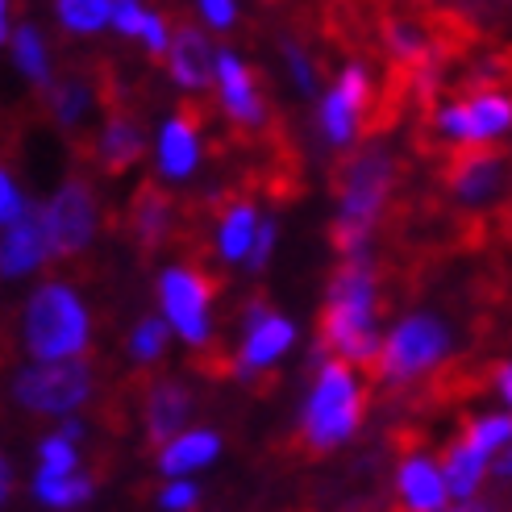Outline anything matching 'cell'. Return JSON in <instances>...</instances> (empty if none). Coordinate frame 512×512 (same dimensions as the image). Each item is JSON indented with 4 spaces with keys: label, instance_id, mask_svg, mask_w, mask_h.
<instances>
[{
    "label": "cell",
    "instance_id": "cell-1",
    "mask_svg": "<svg viewBox=\"0 0 512 512\" xmlns=\"http://www.w3.org/2000/svg\"><path fill=\"white\" fill-rule=\"evenodd\" d=\"M325 354L342 358L350 367H371L379 354V271L371 250L346 254L338 271L329 275L325 309H321V338Z\"/></svg>",
    "mask_w": 512,
    "mask_h": 512
},
{
    "label": "cell",
    "instance_id": "cell-2",
    "mask_svg": "<svg viewBox=\"0 0 512 512\" xmlns=\"http://www.w3.org/2000/svg\"><path fill=\"white\" fill-rule=\"evenodd\" d=\"M396 175H400L396 155L375 138L342 159V167L334 175L338 213H334V225H329V234H334V246H338L342 259L346 254L371 250L375 229H379L383 213H388V204H392Z\"/></svg>",
    "mask_w": 512,
    "mask_h": 512
},
{
    "label": "cell",
    "instance_id": "cell-3",
    "mask_svg": "<svg viewBox=\"0 0 512 512\" xmlns=\"http://www.w3.org/2000/svg\"><path fill=\"white\" fill-rule=\"evenodd\" d=\"M21 346L30 363H63L84 358L92 346V309L80 288L67 279H46L21 309Z\"/></svg>",
    "mask_w": 512,
    "mask_h": 512
},
{
    "label": "cell",
    "instance_id": "cell-4",
    "mask_svg": "<svg viewBox=\"0 0 512 512\" xmlns=\"http://www.w3.org/2000/svg\"><path fill=\"white\" fill-rule=\"evenodd\" d=\"M367 413V388L358 379V367L342 363V358L325 354L313 363V383L309 396L300 404V438L309 450L325 454L346 446Z\"/></svg>",
    "mask_w": 512,
    "mask_h": 512
},
{
    "label": "cell",
    "instance_id": "cell-5",
    "mask_svg": "<svg viewBox=\"0 0 512 512\" xmlns=\"http://www.w3.org/2000/svg\"><path fill=\"white\" fill-rule=\"evenodd\" d=\"M450 350H454V334L442 317L408 313L383 334L371 367H375L379 383H388V388H408V383L438 371L450 358Z\"/></svg>",
    "mask_w": 512,
    "mask_h": 512
},
{
    "label": "cell",
    "instance_id": "cell-6",
    "mask_svg": "<svg viewBox=\"0 0 512 512\" xmlns=\"http://www.w3.org/2000/svg\"><path fill=\"white\" fill-rule=\"evenodd\" d=\"M9 396L17 408L34 417H71L96 396V371L88 358H63V363H25Z\"/></svg>",
    "mask_w": 512,
    "mask_h": 512
},
{
    "label": "cell",
    "instance_id": "cell-7",
    "mask_svg": "<svg viewBox=\"0 0 512 512\" xmlns=\"http://www.w3.org/2000/svg\"><path fill=\"white\" fill-rule=\"evenodd\" d=\"M155 292H159V317L167 321L171 334L192 346V350H204L213 342V296H217V284L209 279V271L179 259V263H167L155 279Z\"/></svg>",
    "mask_w": 512,
    "mask_h": 512
},
{
    "label": "cell",
    "instance_id": "cell-8",
    "mask_svg": "<svg viewBox=\"0 0 512 512\" xmlns=\"http://www.w3.org/2000/svg\"><path fill=\"white\" fill-rule=\"evenodd\" d=\"M42 225L55 259H80L100 238V196L84 175H71L42 204Z\"/></svg>",
    "mask_w": 512,
    "mask_h": 512
},
{
    "label": "cell",
    "instance_id": "cell-9",
    "mask_svg": "<svg viewBox=\"0 0 512 512\" xmlns=\"http://www.w3.org/2000/svg\"><path fill=\"white\" fill-rule=\"evenodd\" d=\"M371 117H375V84H371L367 63L354 59L338 71V80L321 96L317 130L334 150H346L358 142V134L371 130Z\"/></svg>",
    "mask_w": 512,
    "mask_h": 512
},
{
    "label": "cell",
    "instance_id": "cell-10",
    "mask_svg": "<svg viewBox=\"0 0 512 512\" xmlns=\"http://www.w3.org/2000/svg\"><path fill=\"white\" fill-rule=\"evenodd\" d=\"M508 130H512V96L496 88L454 96L433 109V134L450 146H488Z\"/></svg>",
    "mask_w": 512,
    "mask_h": 512
},
{
    "label": "cell",
    "instance_id": "cell-11",
    "mask_svg": "<svg viewBox=\"0 0 512 512\" xmlns=\"http://www.w3.org/2000/svg\"><path fill=\"white\" fill-rule=\"evenodd\" d=\"M292 346H296V321L275 313L267 296H250L242 309V346L229 371L238 379H259L279 358H288Z\"/></svg>",
    "mask_w": 512,
    "mask_h": 512
},
{
    "label": "cell",
    "instance_id": "cell-12",
    "mask_svg": "<svg viewBox=\"0 0 512 512\" xmlns=\"http://www.w3.org/2000/svg\"><path fill=\"white\" fill-rule=\"evenodd\" d=\"M213 92H217V105L221 117L234 125L242 134H259L271 125V109H267V96L254 67L238 55L234 46H217V75H213Z\"/></svg>",
    "mask_w": 512,
    "mask_h": 512
},
{
    "label": "cell",
    "instance_id": "cell-13",
    "mask_svg": "<svg viewBox=\"0 0 512 512\" xmlns=\"http://www.w3.org/2000/svg\"><path fill=\"white\" fill-rule=\"evenodd\" d=\"M204 159V113L184 100L171 117H163L155 134V179L159 184H188Z\"/></svg>",
    "mask_w": 512,
    "mask_h": 512
},
{
    "label": "cell",
    "instance_id": "cell-14",
    "mask_svg": "<svg viewBox=\"0 0 512 512\" xmlns=\"http://www.w3.org/2000/svg\"><path fill=\"white\" fill-rule=\"evenodd\" d=\"M167 80L184 92V96H200L213 88L217 75V46L213 38L192 21L171 25V42H167Z\"/></svg>",
    "mask_w": 512,
    "mask_h": 512
},
{
    "label": "cell",
    "instance_id": "cell-15",
    "mask_svg": "<svg viewBox=\"0 0 512 512\" xmlns=\"http://www.w3.org/2000/svg\"><path fill=\"white\" fill-rule=\"evenodd\" d=\"M150 150V134L138 113H130L125 105H113V113L100 121V130L92 134L88 155L105 175H125L130 167H138Z\"/></svg>",
    "mask_w": 512,
    "mask_h": 512
},
{
    "label": "cell",
    "instance_id": "cell-16",
    "mask_svg": "<svg viewBox=\"0 0 512 512\" xmlns=\"http://www.w3.org/2000/svg\"><path fill=\"white\" fill-rule=\"evenodd\" d=\"M446 192L458 200V204H467V209H483V204H492L500 192H504V155H496V150H463V155H454L446 163Z\"/></svg>",
    "mask_w": 512,
    "mask_h": 512
},
{
    "label": "cell",
    "instance_id": "cell-17",
    "mask_svg": "<svg viewBox=\"0 0 512 512\" xmlns=\"http://www.w3.org/2000/svg\"><path fill=\"white\" fill-rule=\"evenodd\" d=\"M204 204L213 209V254H217V263L242 267L250 246H254V234H259V225H263L259 204H254L250 196H229V200L209 196Z\"/></svg>",
    "mask_w": 512,
    "mask_h": 512
},
{
    "label": "cell",
    "instance_id": "cell-18",
    "mask_svg": "<svg viewBox=\"0 0 512 512\" xmlns=\"http://www.w3.org/2000/svg\"><path fill=\"white\" fill-rule=\"evenodd\" d=\"M50 259H55V254H50L42 209L30 204V213H25L21 221L0 229V279H5V284H13V279H30Z\"/></svg>",
    "mask_w": 512,
    "mask_h": 512
},
{
    "label": "cell",
    "instance_id": "cell-19",
    "mask_svg": "<svg viewBox=\"0 0 512 512\" xmlns=\"http://www.w3.org/2000/svg\"><path fill=\"white\" fill-rule=\"evenodd\" d=\"M130 238L142 254H155L175 238V225H179V209L175 200L163 192L159 179H146V184L130 196Z\"/></svg>",
    "mask_w": 512,
    "mask_h": 512
},
{
    "label": "cell",
    "instance_id": "cell-20",
    "mask_svg": "<svg viewBox=\"0 0 512 512\" xmlns=\"http://www.w3.org/2000/svg\"><path fill=\"white\" fill-rule=\"evenodd\" d=\"M396 500L404 512H442L450 504V488L442 475V458L413 450L396 467Z\"/></svg>",
    "mask_w": 512,
    "mask_h": 512
},
{
    "label": "cell",
    "instance_id": "cell-21",
    "mask_svg": "<svg viewBox=\"0 0 512 512\" xmlns=\"http://www.w3.org/2000/svg\"><path fill=\"white\" fill-rule=\"evenodd\" d=\"M196 413V396L184 379H155L146 388V400H142V425H146V438L163 446L171 442L179 429H188Z\"/></svg>",
    "mask_w": 512,
    "mask_h": 512
},
{
    "label": "cell",
    "instance_id": "cell-22",
    "mask_svg": "<svg viewBox=\"0 0 512 512\" xmlns=\"http://www.w3.org/2000/svg\"><path fill=\"white\" fill-rule=\"evenodd\" d=\"M217 458H221L217 429H179L171 442L159 446V471L163 479H192L196 471L213 467Z\"/></svg>",
    "mask_w": 512,
    "mask_h": 512
},
{
    "label": "cell",
    "instance_id": "cell-23",
    "mask_svg": "<svg viewBox=\"0 0 512 512\" xmlns=\"http://www.w3.org/2000/svg\"><path fill=\"white\" fill-rule=\"evenodd\" d=\"M92 105H96V88H92V80L84 71H71V75H63V80H55L46 88V113L67 134L80 130L84 117L92 113Z\"/></svg>",
    "mask_w": 512,
    "mask_h": 512
},
{
    "label": "cell",
    "instance_id": "cell-24",
    "mask_svg": "<svg viewBox=\"0 0 512 512\" xmlns=\"http://www.w3.org/2000/svg\"><path fill=\"white\" fill-rule=\"evenodd\" d=\"M9 50H13V67L21 71L25 84H34V88H50V84H55V59H50V42H46V34L38 30L34 21L13 25Z\"/></svg>",
    "mask_w": 512,
    "mask_h": 512
},
{
    "label": "cell",
    "instance_id": "cell-25",
    "mask_svg": "<svg viewBox=\"0 0 512 512\" xmlns=\"http://www.w3.org/2000/svg\"><path fill=\"white\" fill-rule=\"evenodd\" d=\"M30 492L42 508L50 512H71V508H84L96 492V483L88 471H34L30 479Z\"/></svg>",
    "mask_w": 512,
    "mask_h": 512
},
{
    "label": "cell",
    "instance_id": "cell-26",
    "mask_svg": "<svg viewBox=\"0 0 512 512\" xmlns=\"http://www.w3.org/2000/svg\"><path fill=\"white\" fill-rule=\"evenodd\" d=\"M442 475H446L450 500H475L479 488H483V483H488V475H492V458H483L479 450H471L463 438H458V442L442 454Z\"/></svg>",
    "mask_w": 512,
    "mask_h": 512
},
{
    "label": "cell",
    "instance_id": "cell-27",
    "mask_svg": "<svg viewBox=\"0 0 512 512\" xmlns=\"http://www.w3.org/2000/svg\"><path fill=\"white\" fill-rule=\"evenodd\" d=\"M50 9L67 38H96L113 21V0H55Z\"/></svg>",
    "mask_w": 512,
    "mask_h": 512
},
{
    "label": "cell",
    "instance_id": "cell-28",
    "mask_svg": "<svg viewBox=\"0 0 512 512\" xmlns=\"http://www.w3.org/2000/svg\"><path fill=\"white\" fill-rule=\"evenodd\" d=\"M463 442L471 450H479L483 458H496L500 450L512 446V413L504 408V413H479V417H471L467 429H463Z\"/></svg>",
    "mask_w": 512,
    "mask_h": 512
},
{
    "label": "cell",
    "instance_id": "cell-29",
    "mask_svg": "<svg viewBox=\"0 0 512 512\" xmlns=\"http://www.w3.org/2000/svg\"><path fill=\"white\" fill-rule=\"evenodd\" d=\"M167 342H171V329H167L163 317H138L125 350H130V358L138 367H150V363H159V358L167 354Z\"/></svg>",
    "mask_w": 512,
    "mask_h": 512
},
{
    "label": "cell",
    "instance_id": "cell-30",
    "mask_svg": "<svg viewBox=\"0 0 512 512\" xmlns=\"http://www.w3.org/2000/svg\"><path fill=\"white\" fill-rule=\"evenodd\" d=\"M279 55H284V67H288V75H292L296 92H300V96H317V63H313L309 50L300 46V38H292V34L279 38Z\"/></svg>",
    "mask_w": 512,
    "mask_h": 512
},
{
    "label": "cell",
    "instance_id": "cell-31",
    "mask_svg": "<svg viewBox=\"0 0 512 512\" xmlns=\"http://www.w3.org/2000/svg\"><path fill=\"white\" fill-rule=\"evenodd\" d=\"M38 467L42 471H80V450H75V442H67L63 433H46V438L38 442Z\"/></svg>",
    "mask_w": 512,
    "mask_h": 512
},
{
    "label": "cell",
    "instance_id": "cell-32",
    "mask_svg": "<svg viewBox=\"0 0 512 512\" xmlns=\"http://www.w3.org/2000/svg\"><path fill=\"white\" fill-rule=\"evenodd\" d=\"M25 213H30V200H25V188L17 184L13 167H9L5 159H0V229L13 225V221H21Z\"/></svg>",
    "mask_w": 512,
    "mask_h": 512
},
{
    "label": "cell",
    "instance_id": "cell-33",
    "mask_svg": "<svg viewBox=\"0 0 512 512\" xmlns=\"http://www.w3.org/2000/svg\"><path fill=\"white\" fill-rule=\"evenodd\" d=\"M275 246H279V221H275V217H263L259 234H254V246H250V254H246V263H242L246 275H263V271L271 267Z\"/></svg>",
    "mask_w": 512,
    "mask_h": 512
},
{
    "label": "cell",
    "instance_id": "cell-34",
    "mask_svg": "<svg viewBox=\"0 0 512 512\" xmlns=\"http://www.w3.org/2000/svg\"><path fill=\"white\" fill-rule=\"evenodd\" d=\"M138 42L146 46V55H150V59H163V55H167V42H171V21H167V13L146 9Z\"/></svg>",
    "mask_w": 512,
    "mask_h": 512
},
{
    "label": "cell",
    "instance_id": "cell-35",
    "mask_svg": "<svg viewBox=\"0 0 512 512\" xmlns=\"http://www.w3.org/2000/svg\"><path fill=\"white\" fill-rule=\"evenodd\" d=\"M196 504H200V488L192 479H167V488L159 492L163 512H196Z\"/></svg>",
    "mask_w": 512,
    "mask_h": 512
},
{
    "label": "cell",
    "instance_id": "cell-36",
    "mask_svg": "<svg viewBox=\"0 0 512 512\" xmlns=\"http://www.w3.org/2000/svg\"><path fill=\"white\" fill-rule=\"evenodd\" d=\"M196 13H200V21L209 25V30H217V34H225V30H234L238 25V0H196Z\"/></svg>",
    "mask_w": 512,
    "mask_h": 512
},
{
    "label": "cell",
    "instance_id": "cell-37",
    "mask_svg": "<svg viewBox=\"0 0 512 512\" xmlns=\"http://www.w3.org/2000/svg\"><path fill=\"white\" fill-rule=\"evenodd\" d=\"M142 17H146V0H113V30L121 34V38H130V42H138V34H142Z\"/></svg>",
    "mask_w": 512,
    "mask_h": 512
},
{
    "label": "cell",
    "instance_id": "cell-38",
    "mask_svg": "<svg viewBox=\"0 0 512 512\" xmlns=\"http://www.w3.org/2000/svg\"><path fill=\"white\" fill-rule=\"evenodd\" d=\"M492 388H496V396L504 400V408L512 413V363L496 367V379H492Z\"/></svg>",
    "mask_w": 512,
    "mask_h": 512
},
{
    "label": "cell",
    "instance_id": "cell-39",
    "mask_svg": "<svg viewBox=\"0 0 512 512\" xmlns=\"http://www.w3.org/2000/svg\"><path fill=\"white\" fill-rule=\"evenodd\" d=\"M59 433H63V438H67V442H80V438H84V433H88V425H84L80 417H75V413H71V417H59Z\"/></svg>",
    "mask_w": 512,
    "mask_h": 512
},
{
    "label": "cell",
    "instance_id": "cell-40",
    "mask_svg": "<svg viewBox=\"0 0 512 512\" xmlns=\"http://www.w3.org/2000/svg\"><path fill=\"white\" fill-rule=\"evenodd\" d=\"M9 496H13V463L0 454V508L9 504Z\"/></svg>",
    "mask_w": 512,
    "mask_h": 512
},
{
    "label": "cell",
    "instance_id": "cell-41",
    "mask_svg": "<svg viewBox=\"0 0 512 512\" xmlns=\"http://www.w3.org/2000/svg\"><path fill=\"white\" fill-rule=\"evenodd\" d=\"M442 512H496V508H492V504H483V500L475 496V500H450Z\"/></svg>",
    "mask_w": 512,
    "mask_h": 512
},
{
    "label": "cell",
    "instance_id": "cell-42",
    "mask_svg": "<svg viewBox=\"0 0 512 512\" xmlns=\"http://www.w3.org/2000/svg\"><path fill=\"white\" fill-rule=\"evenodd\" d=\"M13 34V0H0V46Z\"/></svg>",
    "mask_w": 512,
    "mask_h": 512
},
{
    "label": "cell",
    "instance_id": "cell-43",
    "mask_svg": "<svg viewBox=\"0 0 512 512\" xmlns=\"http://www.w3.org/2000/svg\"><path fill=\"white\" fill-rule=\"evenodd\" d=\"M492 475H500V479H508V483H512V446H508V450H500V454L492 458Z\"/></svg>",
    "mask_w": 512,
    "mask_h": 512
},
{
    "label": "cell",
    "instance_id": "cell-44",
    "mask_svg": "<svg viewBox=\"0 0 512 512\" xmlns=\"http://www.w3.org/2000/svg\"><path fill=\"white\" fill-rule=\"evenodd\" d=\"M425 5H450V0H425Z\"/></svg>",
    "mask_w": 512,
    "mask_h": 512
}]
</instances>
